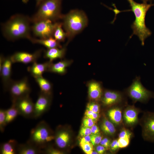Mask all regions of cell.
Here are the masks:
<instances>
[{
	"label": "cell",
	"mask_w": 154,
	"mask_h": 154,
	"mask_svg": "<svg viewBox=\"0 0 154 154\" xmlns=\"http://www.w3.org/2000/svg\"><path fill=\"white\" fill-rule=\"evenodd\" d=\"M102 139L105 142H106L110 145L111 142L110 140L109 139H108L107 138L105 137Z\"/></svg>",
	"instance_id": "44"
},
{
	"label": "cell",
	"mask_w": 154,
	"mask_h": 154,
	"mask_svg": "<svg viewBox=\"0 0 154 154\" xmlns=\"http://www.w3.org/2000/svg\"><path fill=\"white\" fill-rule=\"evenodd\" d=\"M91 142L94 146L99 144L102 139V136L99 133L96 134H92L90 135Z\"/></svg>",
	"instance_id": "33"
},
{
	"label": "cell",
	"mask_w": 154,
	"mask_h": 154,
	"mask_svg": "<svg viewBox=\"0 0 154 154\" xmlns=\"http://www.w3.org/2000/svg\"><path fill=\"white\" fill-rule=\"evenodd\" d=\"M79 145L85 153L92 154L94 151V145L91 142H80Z\"/></svg>",
	"instance_id": "29"
},
{
	"label": "cell",
	"mask_w": 154,
	"mask_h": 154,
	"mask_svg": "<svg viewBox=\"0 0 154 154\" xmlns=\"http://www.w3.org/2000/svg\"><path fill=\"white\" fill-rule=\"evenodd\" d=\"M62 23L57 22L54 29L53 37L59 42L63 41L66 37L67 35L62 28Z\"/></svg>",
	"instance_id": "27"
},
{
	"label": "cell",
	"mask_w": 154,
	"mask_h": 154,
	"mask_svg": "<svg viewBox=\"0 0 154 154\" xmlns=\"http://www.w3.org/2000/svg\"><path fill=\"white\" fill-rule=\"evenodd\" d=\"M122 98V95L119 92L107 90L102 97V101L104 106H110L120 102Z\"/></svg>",
	"instance_id": "15"
},
{
	"label": "cell",
	"mask_w": 154,
	"mask_h": 154,
	"mask_svg": "<svg viewBox=\"0 0 154 154\" xmlns=\"http://www.w3.org/2000/svg\"><path fill=\"white\" fill-rule=\"evenodd\" d=\"M29 40L33 43L42 45L47 48L62 47L60 44L59 42L53 37L46 39L37 38L32 37Z\"/></svg>",
	"instance_id": "21"
},
{
	"label": "cell",
	"mask_w": 154,
	"mask_h": 154,
	"mask_svg": "<svg viewBox=\"0 0 154 154\" xmlns=\"http://www.w3.org/2000/svg\"><path fill=\"white\" fill-rule=\"evenodd\" d=\"M86 107L87 109L94 113H99L100 112V106L96 103L90 102L88 104Z\"/></svg>",
	"instance_id": "34"
},
{
	"label": "cell",
	"mask_w": 154,
	"mask_h": 154,
	"mask_svg": "<svg viewBox=\"0 0 154 154\" xmlns=\"http://www.w3.org/2000/svg\"><path fill=\"white\" fill-rule=\"evenodd\" d=\"M108 115L111 121L116 125H119L122 121V113L121 109L115 107L109 110Z\"/></svg>",
	"instance_id": "25"
},
{
	"label": "cell",
	"mask_w": 154,
	"mask_h": 154,
	"mask_svg": "<svg viewBox=\"0 0 154 154\" xmlns=\"http://www.w3.org/2000/svg\"><path fill=\"white\" fill-rule=\"evenodd\" d=\"M52 62L49 61L42 63L34 62L28 67L27 70L35 78L42 76L43 74L48 71Z\"/></svg>",
	"instance_id": "16"
},
{
	"label": "cell",
	"mask_w": 154,
	"mask_h": 154,
	"mask_svg": "<svg viewBox=\"0 0 154 154\" xmlns=\"http://www.w3.org/2000/svg\"><path fill=\"white\" fill-rule=\"evenodd\" d=\"M35 79L40 88V92L46 94L51 95L52 86L49 81L42 76Z\"/></svg>",
	"instance_id": "24"
},
{
	"label": "cell",
	"mask_w": 154,
	"mask_h": 154,
	"mask_svg": "<svg viewBox=\"0 0 154 154\" xmlns=\"http://www.w3.org/2000/svg\"><path fill=\"white\" fill-rule=\"evenodd\" d=\"M62 26L69 40L80 33L87 25L88 19L84 12L77 9L70 11L62 15Z\"/></svg>",
	"instance_id": "3"
},
{
	"label": "cell",
	"mask_w": 154,
	"mask_h": 154,
	"mask_svg": "<svg viewBox=\"0 0 154 154\" xmlns=\"http://www.w3.org/2000/svg\"><path fill=\"white\" fill-rule=\"evenodd\" d=\"M70 61L64 60L59 61L55 64L52 63L48 71L60 74H64L66 68L70 65Z\"/></svg>",
	"instance_id": "23"
},
{
	"label": "cell",
	"mask_w": 154,
	"mask_h": 154,
	"mask_svg": "<svg viewBox=\"0 0 154 154\" xmlns=\"http://www.w3.org/2000/svg\"><path fill=\"white\" fill-rule=\"evenodd\" d=\"M54 137L55 144L58 148L63 149L66 147L70 140L69 134L67 131L61 129L57 131Z\"/></svg>",
	"instance_id": "20"
},
{
	"label": "cell",
	"mask_w": 154,
	"mask_h": 154,
	"mask_svg": "<svg viewBox=\"0 0 154 154\" xmlns=\"http://www.w3.org/2000/svg\"><path fill=\"white\" fill-rule=\"evenodd\" d=\"M42 151L43 153L48 154H62L64 153L62 151L52 147L49 144L44 148Z\"/></svg>",
	"instance_id": "31"
},
{
	"label": "cell",
	"mask_w": 154,
	"mask_h": 154,
	"mask_svg": "<svg viewBox=\"0 0 154 154\" xmlns=\"http://www.w3.org/2000/svg\"><path fill=\"white\" fill-rule=\"evenodd\" d=\"M143 2L147 3L148 2H149L151 3V2L153 1H154V0H141Z\"/></svg>",
	"instance_id": "46"
},
{
	"label": "cell",
	"mask_w": 154,
	"mask_h": 154,
	"mask_svg": "<svg viewBox=\"0 0 154 154\" xmlns=\"http://www.w3.org/2000/svg\"><path fill=\"white\" fill-rule=\"evenodd\" d=\"M141 123L143 138L154 142V113H145L142 118Z\"/></svg>",
	"instance_id": "10"
},
{
	"label": "cell",
	"mask_w": 154,
	"mask_h": 154,
	"mask_svg": "<svg viewBox=\"0 0 154 154\" xmlns=\"http://www.w3.org/2000/svg\"><path fill=\"white\" fill-rule=\"evenodd\" d=\"M19 154H38L43 153V151L28 142L25 143L18 144L17 148Z\"/></svg>",
	"instance_id": "19"
},
{
	"label": "cell",
	"mask_w": 154,
	"mask_h": 154,
	"mask_svg": "<svg viewBox=\"0 0 154 154\" xmlns=\"http://www.w3.org/2000/svg\"><path fill=\"white\" fill-rule=\"evenodd\" d=\"M66 50L65 46L61 48H47L45 51L44 56L52 62L53 60L58 59L62 58L64 56Z\"/></svg>",
	"instance_id": "18"
},
{
	"label": "cell",
	"mask_w": 154,
	"mask_h": 154,
	"mask_svg": "<svg viewBox=\"0 0 154 154\" xmlns=\"http://www.w3.org/2000/svg\"><path fill=\"white\" fill-rule=\"evenodd\" d=\"M88 93L90 99L98 101L102 98V89L101 84L99 82L92 81L88 85Z\"/></svg>",
	"instance_id": "17"
},
{
	"label": "cell",
	"mask_w": 154,
	"mask_h": 154,
	"mask_svg": "<svg viewBox=\"0 0 154 154\" xmlns=\"http://www.w3.org/2000/svg\"><path fill=\"white\" fill-rule=\"evenodd\" d=\"M57 22L49 20H43L33 23L31 30L34 35L40 39L53 37Z\"/></svg>",
	"instance_id": "7"
},
{
	"label": "cell",
	"mask_w": 154,
	"mask_h": 154,
	"mask_svg": "<svg viewBox=\"0 0 154 154\" xmlns=\"http://www.w3.org/2000/svg\"><path fill=\"white\" fill-rule=\"evenodd\" d=\"M83 124L84 126L90 128L96 124V121L85 116L83 119Z\"/></svg>",
	"instance_id": "36"
},
{
	"label": "cell",
	"mask_w": 154,
	"mask_h": 154,
	"mask_svg": "<svg viewBox=\"0 0 154 154\" xmlns=\"http://www.w3.org/2000/svg\"><path fill=\"white\" fill-rule=\"evenodd\" d=\"M18 144L14 139H10L1 144L0 146V154H15L17 153Z\"/></svg>",
	"instance_id": "22"
},
{
	"label": "cell",
	"mask_w": 154,
	"mask_h": 154,
	"mask_svg": "<svg viewBox=\"0 0 154 154\" xmlns=\"http://www.w3.org/2000/svg\"><path fill=\"white\" fill-rule=\"evenodd\" d=\"M31 18L24 15L17 14L12 16L3 24L2 30L8 40L14 41L25 38L30 40L31 27Z\"/></svg>",
	"instance_id": "1"
},
{
	"label": "cell",
	"mask_w": 154,
	"mask_h": 154,
	"mask_svg": "<svg viewBox=\"0 0 154 154\" xmlns=\"http://www.w3.org/2000/svg\"><path fill=\"white\" fill-rule=\"evenodd\" d=\"M128 96L134 102L145 103L154 98V93L145 88L139 77H136L126 90Z\"/></svg>",
	"instance_id": "6"
},
{
	"label": "cell",
	"mask_w": 154,
	"mask_h": 154,
	"mask_svg": "<svg viewBox=\"0 0 154 154\" xmlns=\"http://www.w3.org/2000/svg\"><path fill=\"white\" fill-rule=\"evenodd\" d=\"M62 0H45L38 6L37 11L31 18V22L43 20H49L53 22L62 19Z\"/></svg>",
	"instance_id": "4"
},
{
	"label": "cell",
	"mask_w": 154,
	"mask_h": 154,
	"mask_svg": "<svg viewBox=\"0 0 154 154\" xmlns=\"http://www.w3.org/2000/svg\"><path fill=\"white\" fill-rule=\"evenodd\" d=\"M92 133L90 128L84 126L81 128L79 132L80 135L81 137L90 135Z\"/></svg>",
	"instance_id": "35"
},
{
	"label": "cell",
	"mask_w": 154,
	"mask_h": 154,
	"mask_svg": "<svg viewBox=\"0 0 154 154\" xmlns=\"http://www.w3.org/2000/svg\"><path fill=\"white\" fill-rule=\"evenodd\" d=\"M119 148L117 142V139L114 140L111 143L110 149L112 151H116Z\"/></svg>",
	"instance_id": "38"
},
{
	"label": "cell",
	"mask_w": 154,
	"mask_h": 154,
	"mask_svg": "<svg viewBox=\"0 0 154 154\" xmlns=\"http://www.w3.org/2000/svg\"><path fill=\"white\" fill-rule=\"evenodd\" d=\"M91 142V136L88 135L82 137L80 139V142L88 143Z\"/></svg>",
	"instance_id": "40"
},
{
	"label": "cell",
	"mask_w": 154,
	"mask_h": 154,
	"mask_svg": "<svg viewBox=\"0 0 154 154\" xmlns=\"http://www.w3.org/2000/svg\"><path fill=\"white\" fill-rule=\"evenodd\" d=\"M127 0L131 8L130 11L133 12L135 17V19L131 25L133 33L129 38H131L133 35L137 36L141 42V45L143 46L145 39L152 34L151 31L146 25V13L150 8L154 5V4L152 3H139L134 0Z\"/></svg>",
	"instance_id": "2"
},
{
	"label": "cell",
	"mask_w": 154,
	"mask_h": 154,
	"mask_svg": "<svg viewBox=\"0 0 154 154\" xmlns=\"http://www.w3.org/2000/svg\"><path fill=\"white\" fill-rule=\"evenodd\" d=\"M93 134L99 133L100 130L98 127L95 124L90 127Z\"/></svg>",
	"instance_id": "41"
},
{
	"label": "cell",
	"mask_w": 154,
	"mask_h": 154,
	"mask_svg": "<svg viewBox=\"0 0 154 154\" xmlns=\"http://www.w3.org/2000/svg\"><path fill=\"white\" fill-rule=\"evenodd\" d=\"M8 91L10 94L12 102L29 95L31 92V88L27 78L25 77L19 80H13Z\"/></svg>",
	"instance_id": "8"
},
{
	"label": "cell",
	"mask_w": 154,
	"mask_h": 154,
	"mask_svg": "<svg viewBox=\"0 0 154 154\" xmlns=\"http://www.w3.org/2000/svg\"><path fill=\"white\" fill-rule=\"evenodd\" d=\"M6 110L1 109L0 110V130L3 132L6 125Z\"/></svg>",
	"instance_id": "30"
},
{
	"label": "cell",
	"mask_w": 154,
	"mask_h": 154,
	"mask_svg": "<svg viewBox=\"0 0 154 154\" xmlns=\"http://www.w3.org/2000/svg\"><path fill=\"white\" fill-rule=\"evenodd\" d=\"M42 50H38L33 53H29L25 52H15L10 56L13 63H22L28 64L34 63L40 57Z\"/></svg>",
	"instance_id": "12"
},
{
	"label": "cell",
	"mask_w": 154,
	"mask_h": 154,
	"mask_svg": "<svg viewBox=\"0 0 154 154\" xmlns=\"http://www.w3.org/2000/svg\"><path fill=\"white\" fill-rule=\"evenodd\" d=\"M16 108L19 115L26 118H33L34 104L29 95L12 101Z\"/></svg>",
	"instance_id": "9"
},
{
	"label": "cell",
	"mask_w": 154,
	"mask_h": 154,
	"mask_svg": "<svg viewBox=\"0 0 154 154\" xmlns=\"http://www.w3.org/2000/svg\"><path fill=\"white\" fill-rule=\"evenodd\" d=\"M130 138L125 137L122 138H118L117 142L119 148H122L127 147L130 142Z\"/></svg>",
	"instance_id": "32"
},
{
	"label": "cell",
	"mask_w": 154,
	"mask_h": 154,
	"mask_svg": "<svg viewBox=\"0 0 154 154\" xmlns=\"http://www.w3.org/2000/svg\"><path fill=\"white\" fill-rule=\"evenodd\" d=\"M36 1V6H38L43 1L45 0H35Z\"/></svg>",
	"instance_id": "45"
},
{
	"label": "cell",
	"mask_w": 154,
	"mask_h": 154,
	"mask_svg": "<svg viewBox=\"0 0 154 154\" xmlns=\"http://www.w3.org/2000/svg\"><path fill=\"white\" fill-rule=\"evenodd\" d=\"M139 110L133 106H127L124 111L123 119L125 125L128 127H132L137 124L138 121Z\"/></svg>",
	"instance_id": "14"
},
{
	"label": "cell",
	"mask_w": 154,
	"mask_h": 154,
	"mask_svg": "<svg viewBox=\"0 0 154 154\" xmlns=\"http://www.w3.org/2000/svg\"><path fill=\"white\" fill-rule=\"evenodd\" d=\"M13 63L10 56L5 57L2 66L0 68L2 81L5 91L8 90L13 81L11 79Z\"/></svg>",
	"instance_id": "13"
},
{
	"label": "cell",
	"mask_w": 154,
	"mask_h": 154,
	"mask_svg": "<svg viewBox=\"0 0 154 154\" xmlns=\"http://www.w3.org/2000/svg\"><path fill=\"white\" fill-rule=\"evenodd\" d=\"M19 115L18 111L15 105L12 103L11 107L6 110V124H8L13 121Z\"/></svg>",
	"instance_id": "28"
},
{
	"label": "cell",
	"mask_w": 154,
	"mask_h": 154,
	"mask_svg": "<svg viewBox=\"0 0 154 154\" xmlns=\"http://www.w3.org/2000/svg\"><path fill=\"white\" fill-rule=\"evenodd\" d=\"M100 144L104 147L106 150H108L110 149V145L104 141L102 139L101 140Z\"/></svg>",
	"instance_id": "43"
},
{
	"label": "cell",
	"mask_w": 154,
	"mask_h": 154,
	"mask_svg": "<svg viewBox=\"0 0 154 154\" xmlns=\"http://www.w3.org/2000/svg\"><path fill=\"white\" fill-rule=\"evenodd\" d=\"M51 96L40 92L34 104L33 118L39 117L47 111L50 105Z\"/></svg>",
	"instance_id": "11"
},
{
	"label": "cell",
	"mask_w": 154,
	"mask_h": 154,
	"mask_svg": "<svg viewBox=\"0 0 154 154\" xmlns=\"http://www.w3.org/2000/svg\"><path fill=\"white\" fill-rule=\"evenodd\" d=\"M100 117L99 113L94 112L91 115L89 116L88 117L89 118L95 121H97Z\"/></svg>",
	"instance_id": "42"
},
{
	"label": "cell",
	"mask_w": 154,
	"mask_h": 154,
	"mask_svg": "<svg viewBox=\"0 0 154 154\" xmlns=\"http://www.w3.org/2000/svg\"><path fill=\"white\" fill-rule=\"evenodd\" d=\"M102 131L106 134L109 135H114L116 132V129L113 123L106 117H104L100 125Z\"/></svg>",
	"instance_id": "26"
},
{
	"label": "cell",
	"mask_w": 154,
	"mask_h": 154,
	"mask_svg": "<svg viewBox=\"0 0 154 154\" xmlns=\"http://www.w3.org/2000/svg\"><path fill=\"white\" fill-rule=\"evenodd\" d=\"M106 150L105 148L101 145H98L96 147V151L99 154L104 153Z\"/></svg>",
	"instance_id": "39"
},
{
	"label": "cell",
	"mask_w": 154,
	"mask_h": 154,
	"mask_svg": "<svg viewBox=\"0 0 154 154\" xmlns=\"http://www.w3.org/2000/svg\"><path fill=\"white\" fill-rule=\"evenodd\" d=\"M54 138L46 123L42 121L31 129L27 142L42 150Z\"/></svg>",
	"instance_id": "5"
},
{
	"label": "cell",
	"mask_w": 154,
	"mask_h": 154,
	"mask_svg": "<svg viewBox=\"0 0 154 154\" xmlns=\"http://www.w3.org/2000/svg\"><path fill=\"white\" fill-rule=\"evenodd\" d=\"M131 133L130 131L125 129H123L120 132L119 135V138L128 137L130 138Z\"/></svg>",
	"instance_id": "37"
}]
</instances>
